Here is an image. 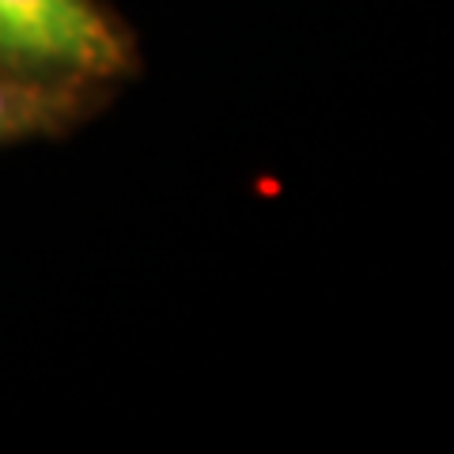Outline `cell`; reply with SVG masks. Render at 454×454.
<instances>
[{
  "label": "cell",
  "mask_w": 454,
  "mask_h": 454,
  "mask_svg": "<svg viewBox=\"0 0 454 454\" xmlns=\"http://www.w3.org/2000/svg\"><path fill=\"white\" fill-rule=\"evenodd\" d=\"M0 65L114 80L129 73L133 50L95 0H0Z\"/></svg>",
  "instance_id": "obj_1"
},
{
  "label": "cell",
  "mask_w": 454,
  "mask_h": 454,
  "mask_svg": "<svg viewBox=\"0 0 454 454\" xmlns=\"http://www.w3.org/2000/svg\"><path fill=\"white\" fill-rule=\"evenodd\" d=\"M46 106H50V98L42 91L0 80V137H16L23 129H31L35 121H42Z\"/></svg>",
  "instance_id": "obj_2"
}]
</instances>
